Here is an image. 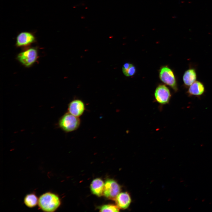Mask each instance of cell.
Instances as JSON below:
<instances>
[{
	"instance_id": "1",
	"label": "cell",
	"mask_w": 212,
	"mask_h": 212,
	"mask_svg": "<svg viewBox=\"0 0 212 212\" xmlns=\"http://www.w3.org/2000/svg\"><path fill=\"white\" fill-rule=\"evenodd\" d=\"M38 204L39 208L43 211L53 212L59 207L61 201L59 197L56 194L47 192L39 197Z\"/></svg>"
},
{
	"instance_id": "2",
	"label": "cell",
	"mask_w": 212,
	"mask_h": 212,
	"mask_svg": "<svg viewBox=\"0 0 212 212\" xmlns=\"http://www.w3.org/2000/svg\"><path fill=\"white\" fill-rule=\"evenodd\" d=\"M81 120L69 112L65 113L60 118L58 125L59 127L64 132H70L76 130L79 127Z\"/></svg>"
},
{
	"instance_id": "3",
	"label": "cell",
	"mask_w": 212,
	"mask_h": 212,
	"mask_svg": "<svg viewBox=\"0 0 212 212\" xmlns=\"http://www.w3.org/2000/svg\"><path fill=\"white\" fill-rule=\"evenodd\" d=\"M38 55L37 49L34 48H31L19 53L17 56V59L23 65L29 67L35 62Z\"/></svg>"
},
{
	"instance_id": "4",
	"label": "cell",
	"mask_w": 212,
	"mask_h": 212,
	"mask_svg": "<svg viewBox=\"0 0 212 212\" xmlns=\"http://www.w3.org/2000/svg\"><path fill=\"white\" fill-rule=\"evenodd\" d=\"M120 190V186L115 180L112 179L106 180L104 183L103 195L107 198L115 200Z\"/></svg>"
},
{
	"instance_id": "5",
	"label": "cell",
	"mask_w": 212,
	"mask_h": 212,
	"mask_svg": "<svg viewBox=\"0 0 212 212\" xmlns=\"http://www.w3.org/2000/svg\"><path fill=\"white\" fill-rule=\"evenodd\" d=\"M161 80L164 83L169 85L175 91L178 90L176 79L172 71L167 67H163L159 73Z\"/></svg>"
},
{
	"instance_id": "6",
	"label": "cell",
	"mask_w": 212,
	"mask_h": 212,
	"mask_svg": "<svg viewBox=\"0 0 212 212\" xmlns=\"http://www.w3.org/2000/svg\"><path fill=\"white\" fill-rule=\"evenodd\" d=\"M154 96L156 101L164 105L169 102L171 95L169 89L166 86L160 85L156 89Z\"/></svg>"
},
{
	"instance_id": "7",
	"label": "cell",
	"mask_w": 212,
	"mask_h": 212,
	"mask_svg": "<svg viewBox=\"0 0 212 212\" xmlns=\"http://www.w3.org/2000/svg\"><path fill=\"white\" fill-rule=\"evenodd\" d=\"M36 38L34 33L24 31L19 33L16 38V45L18 47L28 46L35 42Z\"/></svg>"
},
{
	"instance_id": "8",
	"label": "cell",
	"mask_w": 212,
	"mask_h": 212,
	"mask_svg": "<svg viewBox=\"0 0 212 212\" xmlns=\"http://www.w3.org/2000/svg\"><path fill=\"white\" fill-rule=\"evenodd\" d=\"M85 110L84 102L81 100L76 99L73 100L69 104L68 112L77 117L82 116Z\"/></svg>"
},
{
	"instance_id": "9",
	"label": "cell",
	"mask_w": 212,
	"mask_h": 212,
	"mask_svg": "<svg viewBox=\"0 0 212 212\" xmlns=\"http://www.w3.org/2000/svg\"><path fill=\"white\" fill-rule=\"evenodd\" d=\"M117 206L119 208L125 209L129 206L131 199L129 194L124 192L119 193L115 199Z\"/></svg>"
},
{
	"instance_id": "10",
	"label": "cell",
	"mask_w": 212,
	"mask_h": 212,
	"mask_svg": "<svg viewBox=\"0 0 212 212\" xmlns=\"http://www.w3.org/2000/svg\"><path fill=\"white\" fill-rule=\"evenodd\" d=\"M104 183L100 178L94 179L90 185V189L92 193L98 196L103 194Z\"/></svg>"
},
{
	"instance_id": "11",
	"label": "cell",
	"mask_w": 212,
	"mask_h": 212,
	"mask_svg": "<svg viewBox=\"0 0 212 212\" xmlns=\"http://www.w3.org/2000/svg\"><path fill=\"white\" fill-rule=\"evenodd\" d=\"M205 91L204 87L201 82L196 81L191 85L188 89V93L190 95L200 96Z\"/></svg>"
},
{
	"instance_id": "12",
	"label": "cell",
	"mask_w": 212,
	"mask_h": 212,
	"mask_svg": "<svg viewBox=\"0 0 212 212\" xmlns=\"http://www.w3.org/2000/svg\"><path fill=\"white\" fill-rule=\"evenodd\" d=\"M196 74L194 69H190L186 70L183 76V80L185 85L190 86L195 82Z\"/></svg>"
},
{
	"instance_id": "13",
	"label": "cell",
	"mask_w": 212,
	"mask_h": 212,
	"mask_svg": "<svg viewBox=\"0 0 212 212\" xmlns=\"http://www.w3.org/2000/svg\"><path fill=\"white\" fill-rule=\"evenodd\" d=\"M38 199L34 193L27 195L24 199V203L26 206L29 208L35 206L38 203Z\"/></svg>"
},
{
	"instance_id": "14",
	"label": "cell",
	"mask_w": 212,
	"mask_h": 212,
	"mask_svg": "<svg viewBox=\"0 0 212 212\" xmlns=\"http://www.w3.org/2000/svg\"><path fill=\"white\" fill-rule=\"evenodd\" d=\"M122 71L125 76L129 77L134 74L136 72V69L135 66L132 64L127 63L123 65Z\"/></svg>"
},
{
	"instance_id": "15",
	"label": "cell",
	"mask_w": 212,
	"mask_h": 212,
	"mask_svg": "<svg viewBox=\"0 0 212 212\" xmlns=\"http://www.w3.org/2000/svg\"><path fill=\"white\" fill-rule=\"evenodd\" d=\"M100 211L101 212H118L119 211V208L117 206L111 204L103 205L100 208Z\"/></svg>"
}]
</instances>
